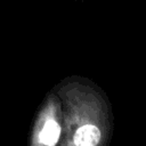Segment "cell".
<instances>
[{"label":"cell","instance_id":"1","mask_svg":"<svg viewBox=\"0 0 146 146\" xmlns=\"http://www.w3.org/2000/svg\"><path fill=\"white\" fill-rule=\"evenodd\" d=\"M63 110L59 146H107L114 132V116L106 92L94 81L70 75L54 86Z\"/></svg>","mask_w":146,"mask_h":146},{"label":"cell","instance_id":"2","mask_svg":"<svg viewBox=\"0 0 146 146\" xmlns=\"http://www.w3.org/2000/svg\"><path fill=\"white\" fill-rule=\"evenodd\" d=\"M63 136L62 102L54 87L44 95L31 124L30 146H57Z\"/></svg>","mask_w":146,"mask_h":146},{"label":"cell","instance_id":"3","mask_svg":"<svg viewBox=\"0 0 146 146\" xmlns=\"http://www.w3.org/2000/svg\"><path fill=\"white\" fill-rule=\"evenodd\" d=\"M75 1H78V0H75Z\"/></svg>","mask_w":146,"mask_h":146}]
</instances>
